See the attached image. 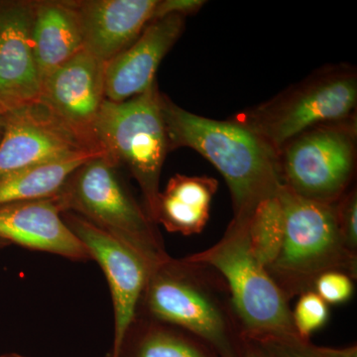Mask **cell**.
Segmentation results:
<instances>
[{
  "label": "cell",
  "instance_id": "18",
  "mask_svg": "<svg viewBox=\"0 0 357 357\" xmlns=\"http://www.w3.org/2000/svg\"><path fill=\"white\" fill-rule=\"evenodd\" d=\"M109 357H220L210 345L182 328L137 312Z\"/></svg>",
  "mask_w": 357,
  "mask_h": 357
},
{
  "label": "cell",
  "instance_id": "10",
  "mask_svg": "<svg viewBox=\"0 0 357 357\" xmlns=\"http://www.w3.org/2000/svg\"><path fill=\"white\" fill-rule=\"evenodd\" d=\"M62 218L109 282L114 314V345L109 354L114 356L137 314L151 267L133 249L84 218L70 211L63 213Z\"/></svg>",
  "mask_w": 357,
  "mask_h": 357
},
{
  "label": "cell",
  "instance_id": "28",
  "mask_svg": "<svg viewBox=\"0 0 357 357\" xmlns=\"http://www.w3.org/2000/svg\"><path fill=\"white\" fill-rule=\"evenodd\" d=\"M2 128H3V119H2V114H0V138L2 135Z\"/></svg>",
  "mask_w": 357,
  "mask_h": 357
},
{
  "label": "cell",
  "instance_id": "29",
  "mask_svg": "<svg viewBox=\"0 0 357 357\" xmlns=\"http://www.w3.org/2000/svg\"><path fill=\"white\" fill-rule=\"evenodd\" d=\"M6 241H0V249H1L2 248H4V246L6 245Z\"/></svg>",
  "mask_w": 357,
  "mask_h": 357
},
{
  "label": "cell",
  "instance_id": "26",
  "mask_svg": "<svg viewBox=\"0 0 357 357\" xmlns=\"http://www.w3.org/2000/svg\"><path fill=\"white\" fill-rule=\"evenodd\" d=\"M243 357H272L271 354H269L262 347L255 342V340H250V338L244 337V345H243Z\"/></svg>",
  "mask_w": 357,
  "mask_h": 357
},
{
  "label": "cell",
  "instance_id": "21",
  "mask_svg": "<svg viewBox=\"0 0 357 357\" xmlns=\"http://www.w3.org/2000/svg\"><path fill=\"white\" fill-rule=\"evenodd\" d=\"M250 340L262 345L272 357H357L356 345L344 349L318 347L299 335H261Z\"/></svg>",
  "mask_w": 357,
  "mask_h": 357
},
{
  "label": "cell",
  "instance_id": "11",
  "mask_svg": "<svg viewBox=\"0 0 357 357\" xmlns=\"http://www.w3.org/2000/svg\"><path fill=\"white\" fill-rule=\"evenodd\" d=\"M105 66L84 49L44 77L39 100L79 137L96 147L93 126L105 100Z\"/></svg>",
  "mask_w": 357,
  "mask_h": 357
},
{
  "label": "cell",
  "instance_id": "24",
  "mask_svg": "<svg viewBox=\"0 0 357 357\" xmlns=\"http://www.w3.org/2000/svg\"><path fill=\"white\" fill-rule=\"evenodd\" d=\"M338 229L344 243L351 251L357 250V192L352 189L345 192L335 204Z\"/></svg>",
  "mask_w": 357,
  "mask_h": 357
},
{
  "label": "cell",
  "instance_id": "22",
  "mask_svg": "<svg viewBox=\"0 0 357 357\" xmlns=\"http://www.w3.org/2000/svg\"><path fill=\"white\" fill-rule=\"evenodd\" d=\"M328 318V305L318 294L314 290L301 294L292 311L294 326L301 338L310 340L312 333L325 326Z\"/></svg>",
  "mask_w": 357,
  "mask_h": 357
},
{
  "label": "cell",
  "instance_id": "27",
  "mask_svg": "<svg viewBox=\"0 0 357 357\" xmlns=\"http://www.w3.org/2000/svg\"><path fill=\"white\" fill-rule=\"evenodd\" d=\"M0 357H29V356H21V354H3V356H0Z\"/></svg>",
  "mask_w": 357,
  "mask_h": 357
},
{
  "label": "cell",
  "instance_id": "2",
  "mask_svg": "<svg viewBox=\"0 0 357 357\" xmlns=\"http://www.w3.org/2000/svg\"><path fill=\"white\" fill-rule=\"evenodd\" d=\"M137 312L192 333L220 357L243 356V328L229 286L204 263L169 255L155 265Z\"/></svg>",
  "mask_w": 357,
  "mask_h": 357
},
{
  "label": "cell",
  "instance_id": "14",
  "mask_svg": "<svg viewBox=\"0 0 357 357\" xmlns=\"http://www.w3.org/2000/svg\"><path fill=\"white\" fill-rule=\"evenodd\" d=\"M0 241L74 261L91 260L63 220L56 197L0 206Z\"/></svg>",
  "mask_w": 357,
  "mask_h": 357
},
{
  "label": "cell",
  "instance_id": "25",
  "mask_svg": "<svg viewBox=\"0 0 357 357\" xmlns=\"http://www.w3.org/2000/svg\"><path fill=\"white\" fill-rule=\"evenodd\" d=\"M206 1L202 0H161L157 2L153 20L170 15H181L187 17L198 13L203 8Z\"/></svg>",
  "mask_w": 357,
  "mask_h": 357
},
{
  "label": "cell",
  "instance_id": "20",
  "mask_svg": "<svg viewBox=\"0 0 357 357\" xmlns=\"http://www.w3.org/2000/svg\"><path fill=\"white\" fill-rule=\"evenodd\" d=\"M285 234L283 208L278 195L256 206L248 223L251 252L267 269L278 257Z\"/></svg>",
  "mask_w": 357,
  "mask_h": 357
},
{
  "label": "cell",
  "instance_id": "7",
  "mask_svg": "<svg viewBox=\"0 0 357 357\" xmlns=\"http://www.w3.org/2000/svg\"><path fill=\"white\" fill-rule=\"evenodd\" d=\"M249 220L232 218L218 243L187 257L215 268L222 275L229 286L244 337L299 335L287 298L251 252Z\"/></svg>",
  "mask_w": 357,
  "mask_h": 357
},
{
  "label": "cell",
  "instance_id": "23",
  "mask_svg": "<svg viewBox=\"0 0 357 357\" xmlns=\"http://www.w3.org/2000/svg\"><path fill=\"white\" fill-rule=\"evenodd\" d=\"M312 290L328 305L344 304L354 295V279L342 272H326L317 279Z\"/></svg>",
  "mask_w": 357,
  "mask_h": 357
},
{
  "label": "cell",
  "instance_id": "19",
  "mask_svg": "<svg viewBox=\"0 0 357 357\" xmlns=\"http://www.w3.org/2000/svg\"><path fill=\"white\" fill-rule=\"evenodd\" d=\"M98 156H107L102 148L28 167L0 178V206L53 198L77 169Z\"/></svg>",
  "mask_w": 357,
  "mask_h": 357
},
{
  "label": "cell",
  "instance_id": "12",
  "mask_svg": "<svg viewBox=\"0 0 357 357\" xmlns=\"http://www.w3.org/2000/svg\"><path fill=\"white\" fill-rule=\"evenodd\" d=\"M34 2L0 8V114L39 102L42 79L31 41Z\"/></svg>",
  "mask_w": 357,
  "mask_h": 357
},
{
  "label": "cell",
  "instance_id": "3",
  "mask_svg": "<svg viewBox=\"0 0 357 357\" xmlns=\"http://www.w3.org/2000/svg\"><path fill=\"white\" fill-rule=\"evenodd\" d=\"M278 197L285 234L278 257L266 270L288 301L312 291L326 272H342L356 279V253L342 239L335 204L303 198L284 185Z\"/></svg>",
  "mask_w": 357,
  "mask_h": 357
},
{
  "label": "cell",
  "instance_id": "13",
  "mask_svg": "<svg viewBox=\"0 0 357 357\" xmlns=\"http://www.w3.org/2000/svg\"><path fill=\"white\" fill-rule=\"evenodd\" d=\"M185 17L152 20L132 45L105 66V100L121 102L156 83V73L185 29Z\"/></svg>",
  "mask_w": 357,
  "mask_h": 357
},
{
  "label": "cell",
  "instance_id": "16",
  "mask_svg": "<svg viewBox=\"0 0 357 357\" xmlns=\"http://www.w3.org/2000/svg\"><path fill=\"white\" fill-rule=\"evenodd\" d=\"M31 41L42 81L83 51V32L73 2H34Z\"/></svg>",
  "mask_w": 357,
  "mask_h": 357
},
{
  "label": "cell",
  "instance_id": "9",
  "mask_svg": "<svg viewBox=\"0 0 357 357\" xmlns=\"http://www.w3.org/2000/svg\"><path fill=\"white\" fill-rule=\"evenodd\" d=\"M0 178L100 148L82 139L41 102L2 114Z\"/></svg>",
  "mask_w": 357,
  "mask_h": 357
},
{
  "label": "cell",
  "instance_id": "17",
  "mask_svg": "<svg viewBox=\"0 0 357 357\" xmlns=\"http://www.w3.org/2000/svg\"><path fill=\"white\" fill-rule=\"evenodd\" d=\"M218 183L208 176L176 174L157 199L155 223L167 231L192 236L203 231L210 218Z\"/></svg>",
  "mask_w": 357,
  "mask_h": 357
},
{
  "label": "cell",
  "instance_id": "5",
  "mask_svg": "<svg viewBox=\"0 0 357 357\" xmlns=\"http://www.w3.org/2000/svg\"><path fill=\"white\" fill-rule=\"evenodd\" d=\"M162 98L155 83L124 102L105 100L93 126L98 146L115 166H126L139 185L144 210L154 223L160 176L170 151Z\"/></svg>",
  "mask_w": 357,
  "mask_h": 357
},
{
  "label": "cell",
  "instance_id": "4",
  "mask_svg": "<svg viewBox=\"0 0 357 357\" xmlns=\"http://www.w3.org/2000/svg\"><path fill=\"white\" fill-rule=\"evenodd\" d=\"M55 197L62 213L84 218L133 249L150 267L168 257L156 223L131 196L107 156L77 169Z\"/></svg>",
  "mask_w": 357,
  "mask_h": 357
},
{
  "label": "cell",
  "instance_id": "6",
  "mask_svg": "<svg viewBox=\"0 0 357 357\" xmlns=\"http://www.w3.org/2000/svg\"><path fill=\"white\" fill-rule=\"evenodd\" d=\"M357 74L351 66H331L317 70L272 100L245 110L241 122L280 152L309 129L356 116Z\"/></svg>",
  "mask_w": 357,
  "mask_h": 357
},
{
  "label": "cell",
  "instance_id": "15",
  "mask_svg": "<svg viewBox=\"0 0 357 357\" xmlns=\"http://www.w3.org/2000/svg\"><path fill=\"white\" fill-rule=\"evenodd\" d=\"M72 2L81 22L84 50L107 64L132 45L153 20L158 0Z\"/></svg>",
  "mask_w": 357,
  "mask_h": 357
},
{
  "label": "cell",
  "instance_id": "1",
  "mask_svg": "<svg viewBox=\"0 0 357 357\" xmlns=\"http://www.w3.org/2000/svg\"><path fill=\"white\" fill-rule=\"evenodd\" d=\"M169 149L191 148L222 174L229 185L234 218H250L256 206L283 185L279 153L241 122L192 114L162 98Z\"/></svg>",
  "mask_w": 357,
  "mask_h": 357
},
{
  "label": "cell",
  "instance_id": "8",
  "mask_svg": "<svg viewBox=\"0 0 357 357\" xmlns=\"http://www.w3.org/2000/svg\"><path fill=\"white\" fill-rule=\"evenodd\" d=\"M356 116L309 129L279 152L283 185L303 198L333 204L356 172Z\"/></svg>",
  "mask_w": 357,
  "mask_h": 357
},
{
  "label": "cell",
  "instance_id": "30",
  "mask_svg": "<svg viewBox=\"0 0 357 357\" xmlns=\"http://www.w3.org/2000/svg\"><path fill=\"white\" fill-rule=\"evenodd\" d=\"M107 357H109V356H107Z\"/></svg>",
  "mask_w": 357,
  "mask_h": 357
}]
</instances>
